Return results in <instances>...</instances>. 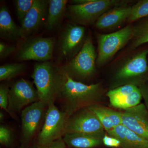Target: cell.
I'll list each match as a JSON object with an SVG mask.
<instances>
[{
	"label": "cell",
	"instance_id": "obj_26",
	"mask_svg": "<svg viewBox=\"0 0 148 148\" xmlns=\"http://www.w3.org/2000/svg\"><path fill=\"white\" fill-rule=\"evenodd\" d=\"M138 88V86L134 84L124 85L109 90L107 92V96L109 99L122 98L132 93Z\"/></svg>",
	"mask_w": 148,
	"mask_h": 148
},
{
	"label": "cell",
	"instance_id": "obj_29",
	"mask_svg": "<svg viewBox=\"0 0 148 148\" xmlns=\"http://www.w3.org/2000/svg\"><path fill=\"white\" fill-rule=\"evenodd\" d=\"M16 47L14 46L9 45L5 43L0 42V58L4 59L15 51Z\"/></svg>",
	"mask_w": 148,
	"mask_h": 148
},
{
	"label": "cell",
	"instance_id": "obj_15",
	"mask_svg": "<svg viewBox=\"0 0 148 148\" xmlns=\"http://www.w3.org/2000/svg\"><path fill=\"white\" fill-rule=\"evenodd\" d=\"M132 6L122 5L111 8L102 14L95 22V27L100 30H110L119 27L127 21Z\"/></svg>",
	"mask_w": 148,
	"mask_h": 148
},
{
	"label": "cell",
	"instance_id": "obj_16",
	"mask_svg": "<svg viewBox=\"0 0 148 148\" xmlns=\"http://www.w3.org/2000/svg\"><path fill=\"white\" fill-rule=\"evenodd\" d=\"M120 141L121 148H148V140L120 125L108 132Z\"/></svg>",
	"mask_w": 148,
	"mask_h": 148
},
{
	"label": "cell",
	"instance_id": "obj_30",
	"mask_svg": "<svg viewBox=\"0 0 148 148\" xmlns=\"http://www.w3.org/2000/svg\"><path fill=\"white\" fill-rule=\"evenodd\" d=\"M103 145L111 148L120 147L121 142L118 139L110 135H105L103 138Z\"/></svg>",
	"mask_w": 148,
	"mask_h": 148
},
{
	"label": "cell",
	"instance_id": "obj_4",
	"mask_svg": "<svg viewBox=\"0 0 148 148\" xmlns=\"http://www.w3.org/2000/svg\"><path fill=\"white\" fill-rule=\"evenodd\" d=\"M148 49H145L125 61L115 75L116 85L119 87L134 84L138 86L148 82Z\"/></svg>",
	"mask_w": 148,
	"mask_h": 148
},
{
	"label": "cell",
	"instance_id": "obj_11",
	"mask_svg": "<svg viewBox=\"0 0 148 148\" xmlns=\"http://www.w3.org/2000/svg\"><path fill=\"white\" fill-rule=\"evenodd\" d=\"M39 101L36 89L27 80L21 79L10 88L8 110L19 112L25 106Z\"/></svg>",
	"mask_w": 148,
	"mask_h": 148
},
{
	"label": "cell",
	"instance_id": "obj_7",
	"mask_svg": "<svg viewBox=\"0 0 148 148\" xmlns=\"http://www.w3.org/2000/svg\"><path fill=\"white\" fill-rule=\"evenodd\" d=\"M83 26L74 23L66 24L62 30L58 43L59 58L70 61L82 48L86 38Z\"/></svg>",
	"mask_w": 148,
	"mask_h": 148
},
{
	"label": "cell",
	"instance_id": "obj_27",
	"mask_svg": "<svg viewBox=\"0 0 148 148\" xmlns=\"http://www.w3.org/2000/svg\"><path fill=\"white\" fill-rule=\"evenodd\" d=\"M10 88L5 84L0 86V107L6 112L10 114L8 110V95Z\"/></svg>",
	"mask_w": 148,
	"mask_h": 148
},
{
	"label": "cell",
	"instance_id": "obj_14",
	"mask_svg": "<svg viewBox=\"0 0 148 148\" xmlns=\"http://www.w3.org/2000/svg\"><path fill=\"white\" fill-rule=\"evenodd\" d=\"M45 106L39 101L31 104L21 112V131L24 142H29L34 135Z\"/></svg>",
	"mask_w": 148,
	"mask_h": 148
},
{
	"label": "cell",
	"instance_id": "obj_3",
	"mask_svg": "<svg viewBox=\"0 0 148 148\" xmlns=\"http://www.w3.org/2000/svg\"><path fill=\"white\" fill-rule=\"evenodd\" d=\"M67 6L66 15L76 24L88 25L96 22L103 14L115 7L124 4L116 0H74Z\"/></svg>",
	"mask_w": 148,
	"mask_h": 148
},
{
	"label": "cell",
	"instance_id": "obj_25",
	"mask_svg": "<svg viewBox=\"0 0 148 148\" xmlns=\"http://www.w3.org/2000/svg\"><path fill=\"white\" fill-rule=\"evenodd\" d=\"M34 1L35 0H17L15 1L16 15L21 24L32 8Z\"/></svg>",
	"mask_w": 148,
	"mask_h": 148
},
{
	"label": "cell",
	"instance_id": "obj_9",
	"mask_svg": "<svg viewBox=\"0 0 148 148\" xmlns=\"http://www.w3.org/2000/svg\"><path fill=\"white\" fill-rule=\"evenodd\" d=\"M67 114L50 103L48 106L45 122L38 136V144L45 145L61 139L65 135Z\"/></svg>",
	"mask_w": 148,
	"mask_h": 148
},
{
	"label": "cell",
	"instance_id": "obj_12",
	"mask_svg": "<svg viewBox=\"0 0 148 148\" xmlns=\"http://www.w3.org/2000/svg\"><path fill=\"white\" fill-rule=\"evenodd\" d=\"M49 4V1L47 0H35L20 27L21 38H27L31 36L42 26L45 25Z\"/></svg>",
	"mask_w": 148,
	"mask_h": 148
},
{
	"label": "cell",
	"instance_id": "obj_31",
	"mask_svg": "<svg viewBox=\"0 0 148 148\" xmlns=\"http://www.w3.org/2000/svg\"><path fill=\"white\" fill-rule=\"evenodd\" d=\"M66 144L62 138L45 145H39L32 148H65Z\"/></svg>",
	"mask_w": 148,
	"mask_h": 148
},
{
	"label": "cell",
	"instance_id": "obj_19",
	"mask_svg": "<svg viewBox=\"0 0 148 148\" xmlns=\"http://www.w3.org/2000/svg\"><path fill=\"white\" fill-rule=\"evenodd\" d=\"M104 136L90 134L72 133L64 135L66 145L75 148H93L103 145Z\"/></svg>",
	"mask_w": 148,
	"mask_h": 148
},
{
	"label": "cell",
	"instance_id": "obj_18",
	"mask_svg": "<svg viewBox=\"0 0 148 148\" xmlns=\"http://www.w3.org/2000/svg\"><path fill=\"white\" fill-rule=\"evenodd\" d=\"M87 108L95 114L107 132L122 124V112L95 104Z\"/></svg>",
	"mask_w": 148,
	"mask_h": 148
},
{
	"label": "cell",
	"instance_id": "obj_33",
	"mask_svg": "<svg viewBox=\"0 0 148 148\" xmlns=\"http://www.w3.org/2000/svg\"><path fill=\"white\" fill-rule=\"evenodd\" d=\"M3 113L2 112H0V120H1V122L3 121Z\"/></svg>",
	"mask_w": 148,
	"mask_h": 148
},
{
	"label": "cell",
	"instance_id": "obj_24",
	"mask_svg": "<svg viewBox=\"0 0 148 148\" xmlns=\"http://www.w3.org/2000/svg\"><path fill=\"white\" fill-rule=\"evenodd\" d=\"M148 16V0H141L131 7V12L127 21L133 22Z\"/></svg>",
	"mask_w": 148,
	"mask_h": 148
},
{
	"label": "cell",
	"instance_id": "obj_22",
	"mask_svg": "<svg viewBox=\"0 0 148 148\" xmlns=\"http://www.w3.org/2000/svg\"><path fill=\"white\" fill-rule=\"evenodd\" d=\"M133 35L131 47L135 49L148 43V18L133 27Z\"/></svg>",
	"mask_w": 148,
	"mask_h": 148
},
{
	"label": "cell",
	"instance_id": "obj_17",
	"mask_svg": "<svg viewBox=\"0 0 148 148\" xmlns=\"http://www.w3.org/2000/svg\"><path fill=\"white\" fill-rule=\"evenodd\" d=\"M0 37L10 42H15L21 38L20 27L14 23L5 5L0 9Z\"/></svg>",
	"mask_w": 148,
	"mask_h": 148
},
{
	"label": "cell",
	"instance_id": "obj_21",
	"mask_svg": "<svg viewBox=\"0 0 148 148\" xmlns=\"http://www.w3.org/2000/svg\"><path fill=\"white\" fill-rule=\"evenodd\" d=\"M142 98V94L138 88L127 96L121 98H110L109 100L113 107L125 110L139 105Z\"/></svg>",
	"mask_w": 148,
	"mask_h": 148
},
{
	"label": "cell",
	"instance_id": "obj_13",
	"mask_svg": "<svg viewBox=\"0 0 148 148\" xmlns=\"http://www.w3.org/2000/svg\"><path fill=\"white\" fill-rule=\"evenodd\" d=\"M122 125L148 140V111L145 104L124 110L122 112Z\"/></svg>",
	"mask_w": 148,
	"mask_h": 148
},
{
	"label": "cell",
	"instance_id": "obj_2",
	"mask_svg": "<svg viewBox=\"0 0 148 148\" xmlns=\"http://www.w3.org/2000/svg\"><path fill=\"white\" fill-rule=\"evenodd\" d=\"M32 78L36 86L39 100L46 106L54 103L59 95L61 86L60 69L56 68L51 62L36 63Z\"/></svg>",
	"mask_w": 148,
	"mask_h": 148
},
{
	"label": "cell",
	"instance_id": "obj_8",
	"mask_svg": "<svg viewBox=\"0 0 148 148\" xmlns=\"http://www.w3.org/2000/svg\"><path fill=\"white\" fill-rule=\"evenodd\" d=\"M55 41L52 38L38 37L27 39L18 49L16 58L19 61H49L52 58Z\"/></svg>",
	"mask_w": 148,
	"mask_h": 148
},
{
	"label": "cell",
	"instance_id": "obj_6",
	"mask_svg": "<svg viewBox=\"0 0 148 148\" xmlns=\"http://www.w3.org/2000/svg\"><path fill=\"white\" fill-rule=\"evenodd\" d=\"M97 56L92 38L89 35L79 52L61 69L72 77H88L95 73Z\"/></svg>",
	"mask_w": 148,
	"mask_h": 148
},
{
	"label": "cell",
	"instance_id": "obj_23",
	"mask_svg": "<svg viewBox=\"0 0 148 148\" xmlns=\"http://www.w3.org/2000/svg\"><path fill=\"white\" fill-rule=\"evenodd\" d=\"M26 66L24 63H12L0 67V80H9L25 71Z\"/></svg>",
	"mask_w": 148,
	"mask_h": 148
},
{
	"label": "cell",
	"instance_id": "obj_32",
	"mask_svg": "<svg viewBox=\"0 0 148 148\" xmlns=\"http://www.w3.org/2000/svg\"><path fill=\"white\" fill-rule=\"evenodd\" d=\"M142 94L145 105L148 111V81L138 86Z\"/></svg>",
	"mask_w": 148,
	"mask_h": 148
},
{
	"label": "cell",
	"instance_id": "obj_1",
	"mask_svg": "<svg viewBox=\"0 0 148 148\" xmlns=\"http://www.w3.org/2000/svg\"><path fill=\"white\" fill-rule=\"evenodd\" d=\"M61 86L59 95L66 103L67 115L82 106L93 105L101 98V84L86 85L74 80L71 77L60 69Z\"/></svg>",
	"mask_w": 148,
	"mask_h": 148
},
{
	"label": "cell",
	"instance_id": "obj_28",
	"mask_svg": "<svg viewBox=\"0 0 148 148\" xmlns=\"http://www.w3.org/2000/svg\"><path fill=\"white\" fill-rule=\"evenodd\" d=\"M12 141L11 131L8 127L3 125L0 127V143L1 145L9 146Z\"/></svg>",
	"mask_w": 148,
	"mask_h": 148
},
{
	"label": "cell",
	"instance_id": "obj_20",
	"mask_svg": "<svg viewBox=\"0 0 148 148\" xmlns=\"http://www.w3.org/2000/svg\"><path fill=\"white\" fill-rule=\"evenodd\" d=\"M68 1L66 0H50L49 4L46 28L49 31L53 30L61 23L66 14Z\"/></svg>",
	"mask_w": 148,
	"mask_h": 148
},
{
	"label": "cell",
	"instance_id": "obj_10",
	"mask_svg": "<svg viewBox=\"0 0 148 148\" xmlns=\"http://www.w3.org/2000/svg\"><path fill=\"white\" fill-rule=\"evenodd\" d=\"M105 129L95 114L88 108L67 120L65 133H80L104 136Z\"/></svg>",
	"mask_w": 148,
	"mask_h": 148
},
{
	"label": "cell",
	"instance_id": "obj_5",
	"mask_svg": "<svg viewBox=\"0 0 148 148\" xmlns=\"http://www.w3.org/2000/svg\"><path fill=\"white\" fill-rule=\"evenodd\" d=\"M133 27L126 26L116 32L107 34H96L98 53L96 64H106L133 38Z\"/></svg>",
	"mask_w": 148,
	"mask_h": 148
}]
</instances>
